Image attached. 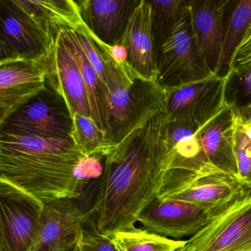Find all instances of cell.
<instances>
[{
    "label": "cell",
    "instance_id": "cell-18",
    "mask_svg": "<svg viewBox=\"0 0 251 251\" xmlns=\"http://www.w3.org/2000/svg\"><path fill=\"white\" fill-rule=\"evenodd\" d=\"M234 112L225 106L199 130L201 143L208 161L238 179V165L233 144Z\"/></svg>",
    "mask_w": 251,
    "mask_h": 251
},
{
    "label": "cell",
    "instance_id": "cell-13",
    "mask_svg": "<svg viewBox=\"0 0 251 251\" xmlns=\"http://www.w3.org/2000/svg\"><path fill=\"white\" fill-rule=\"evenodd\" d=\"M82 199H61L44 205L40 230L30 251H55L75 240L92 217Z\"/></svg>",
    "mask_w": 251,
    "mask_h": 251
},
{
    "label": "cell",
    "instance_id": "cell-7",
    "mask_svg": "<svg viewBox=\"0 0 251 251\" xmlns=\"http://www.w3.org/2000/svg\"><path fill=\"white\" fill-rule=\"evenodd\" d=\"M73 117L63 97L47 87L0 123V133L45 139H72Z\"/></svg>",
    "mask_w": 251,
    "mask_h": 251
},
{
    "label": "cell",
    "instance_id": "cell-12",
    "mask_svg": "<svg viewBox=\"0 0 251 251\" xmlns=\"http://www.w3.org/2000/svg\"><path fill=\"white\" fill-rule=\"evenodd\" d=\"M48 60L0 63V123L47 87Z\"/></svg>",
    "mask_w": 251,
    "mask_h": 251
},
{
    "label": "cell",
    "instance_id": "cell-11",
    "mask_svg": "<svg viewBox=\"0 0 251 251\" xmlns=\"http://www.w3.org/2000/svg\"><path fill=\"white\" fill-rule=\"evenodd\" d=\"M215 216L192 202L157 198L142 211L137 223L151 233L180 240L195 236Z\"/></svg>",
    "mask_w": 251,
    "mask_h": 251
},
{
    "label": "cell",
    "instance_id": "cell-2",
    "mask_svg": "<svg viewBox=\"0 0 251 251\" xmlns=\"http://www.w3.org/2000/svg\"><path fill=\"white\" fill-rule=\"evenodd\" d=\"M85 156L72 139L0 133V181L44 205L57 200L81 199L78 167Z\"/></svg>",
    "mask_w": 251,
    "mask_h": 251
},
{
    "label": "cell",
    "instance_id": "cell-28",
    "mask_svg": "<svg viewBox=\"0 0 251 251\" xmlns=\"http://www.w3.org/2000/svg\"><path fill=\"white\" fill-rule=\"evenodd\" d=\"M74 31L86 58L96 70L102 81L106 86V73L103 56L90 32L85 25L80 26Z\"/></svg>",
    "mask_w": 251,
    "mask_h": 251
},
{
    "label": "cell",
    "instance_id": "cell-32",
    "mask_svg": "<svg viewBox=\"0 0 251 251\" xmlns=\"http://www.w3.org/2000/svg\"><path fill=\"white\" fill-rule=\"evenodd\" d=\"M235 113H236V114H237L241 119H242V121H249L251 119V106L249 107V108H248V109L245 110V111H242V112Z\"/></svg>",
    "mask_w": 251,
    "mask_h": 251
},
{
    "label": "cell",
    "instance_id": "cell-1",
    "mask_svg": "<svg viewBox=\"0 0 251 251\" xmlns=\"http://www.w3.org/2000/svg\"><path fill=\"white\" fill-rule=\"evenodd\" d=\"M167 135L166 108L152 109L110 150L90 208L100 233L111 237L133 228L158 198L168 163Z\"/></svg>",
    "mask_w": 251,
    "mask_h": 251
},
{
    "label": "cell",
    "instance_id": "cell-26",
    "mask_svg": "<svg viewBox=\"0 0 251 251\" xmlns=\"http://www.w3.org/2000/svg\"><path fill=\"white\" fill-rule=\"evenodd\" d=\"M224 101L236 113L251 106V66L230 70L225 83Z\"/></svg>",
    "mask_w": 251,
    "mask_h": 251
},
{
    "label": "cell",
    "instance_id": "cell-33",
    "mask_svg": "<svg viewBox=\"0 0 251 251\" xmlns=\"http://www.w3.org/2000/svg\"><path fill=\"white\" fill-rule=\"evenodd\" d=\"M182 251V248H180V249L177 250V251Z\"/></svg>",
    "mask_w": 251,
    "mask_h": 251
},
{
    "label": "cell",
    "instance_id": "cell-21",
    "mask_svg": "<svg viewBox=\"0 0 251 251\" xmlns=\"http://www.w3.org/2000/svg\"><path fill=\"white\" fill-rule=\"evenodd\" d=\"M32 17L56 37L61 27L77 30L84 25L77 1L73 0H17Z\"/></svg>",
    "mask_w": 251,
    "mask_h": 251
},
{
    "label": "cell",
    "instance_id": "cell-34",
    "mask_svg": "<svg viewBox=\"0 0 251 251\" xmlns=\"http://www.w3.org/2000/svg\"></svg>",
    "mask_w": 251,
    "mask_h": 251
},
{
    "label": "cell",
    "instance_id": "cell-4",
    "mask_svg": "<svg viewBox=\"0 0 251 251\" xmlns=\"http://www.w3.org/2000/svg\"><path fill=\"white\" fill-rule=\"evenodd\" d=\"M246 191L237 178L208 162L196 169L168 170L158 198L192 202L217 216Z\"/></svg>",
    "mask_w": 251,
    "mask_h": 251
},
{
    "label": "cell",
    "instance_id": "cell-25",
    "mask_svg": "<svg viewBox=\"0 0 251 251\" xmlns=\"http://www.w3.org/2000/svg\"><path fill=\"white\" fill-rule=\"evenodd\" d=\"M75 145L84 155L105 158L111 145L105 132L99 128L90 117L75 113L73 115V130L71 136Z\"/></svg>",
    "mask_w": 251,
    "mask_h": 251
},
{
    "label": "cell",
    "instance_id": "cell-15",
    "mask_svg": "<svg viewBox=\"0 0 251 251\" xmlns=\"http://www.w3.org/2000/svg\"><path fill=\"white\" fill-rule=\"evenodd\" d=\"M48 81L63 97L72 115L90 117V105L84 82L75 59L56 33L55 47L48 60Z\"/></svg>",
    "mask_w": 251,
    "mask_h": 251
},
{
    "label": "cell",
    "instance_id": "cell-14",
    "mask_svg": "<svg viewBox=\"0 0 251 251\" xmlns=\"http://www.w3.org/2000/svg\"><path fill=\"white\" fill-rule=\"evenodd\" d=\"M120 44L127 50L132 70L144 80L157 82L156 52L149 0H140L132 13Z\"/></svg>",
    "mask_w": 251,
    "mask_h": 251
},
{
    "label": "cell",
    "instance_id": "cell-10",
    "mask_svg": "<svg viewBox=\"0 0 251 251\" xmlns=\"http://www.w3.org/2000/svg\"><path fill=\"white\" fill-rule=\"evenodd\" d=\"M226 78L214 75L206 80L167 91L169 122L203 127L226 106Z\"/></svg>",
    "mask_w": 251,
    "mask_h": 251
},
{
    "label": "cell",
    "instance_id": "cell-31",
    "mask_svg": "<svg viewBox=\"0 0 251 251\" xmlns=\"http://www.w3.org/2000/svg\"><path fill=\"white\" fill-rule=\"evenodd\" d=\"M55 251H80L78 243V236L75 240L62 245Z\"/></svg>",
    "mask_w": 251,
    "mask_h": 251
},
{
    "label": "cell",
    "instance_id": "cell-6",
    "mask_svg": "<svg viewBox=\"0 0 251 251\" xmlns=\"http://www.w3.org/2000/svg\"><path fill=\"white\" fill-rule=\"evenodd\" d=\"M55 36L28 14L17 0H0V63L50 58Z\"/></svg>",
    "mask_w": 251,
    "mask_h": 251
},
{
    "label": "cell",
    "instance_id": "cell-29",
    "mask_svg": "<svg viewBox=\"0 0 251 251\" xmlns=\"http://www.w3.org/2000/svg\"><path fill=\"white\" fill-rule=\"evenodd\" d=\"M86 226L79 233L80 251H117L112 238L100 233L95 225L92 229L88 228Z\"/></svg>",
    "mask_w": 251,
    "mask_h": 251
},
{
    "label": "cell",
    "instance_id": "cell-27",
    "mask_svg": "<svg viewBox=\"0 0 251 251\" xmlns=\"http://www.w3.org/2000/svg\"><path fill=\"white\" fill-rule=\"evenodd\" d=\"M233 144L237 161L238 180L244 189L251 191V140L244 132L235 112Z\"/></svg>",
    "mask_w": 251,
    "mask_h": 251
},
{
    "label": "cell",
    "instance_id": "cell-16",
    "mask_svg": "<svg viewBox=\"0 0 251 251\" xmlns=\"http://www.w3.org/2000/svg\"><path fill=\"white\" fill-rule=\"evenodd\" d=\"M140 0H77L82 20L105 45L120 44L127 22Z\"/></svg>",
    "mask_w": 251,
    "mask_h": 251
},
{
    "label": "cell",
    "instance_id": "cell-5",
    "mask_svg": "<svg viewBox=\"0 0 251 251\" xmlns=\"http://www.w3.org/2000/svg\"><path fill=\"white\" fill-rule=\"evenodd\" d=\"M157 66V83L166 92L214 76L194 30L189 0L173 34L163 46Z\"/></svg>",
    "mask_w": 251,
    "mask_h": 251
},
{
    "label": "cell",
    "instance_id": "cell-20",
    "mask_svg": "<svg viewBox=\"0 0 251 251\" xmlns=\"http://www.w3.org/2000/svg\"><path fill=\"white\" fill-rule=\"evenodd\" d=\"M200 127L168 121V170L196 169L209 162L200 137Z\"/></svg>",
    "mask_w": 251,
    "mask_h": 251
},
{
    "label": "cell",
    "instance_id": "cell-17",
    "mask_svg": "<svg viewBox=\"0 0 251 251\" xmlns=\"http://www.w3.org/2000/svg\"><path fill=\"white\" fill-rule=\"evenodd\" d=\"M228 0H189L194 30L208 68L216 75L225 36V12Z\"/></svg>",
    "mask_w": 251,
    "mask_h": 251
},
{
    "label": "cell",
    "instance_id": "cell-19",
    "mask_svg": "<svg viewBox=\"0 0 251 251\" xmlns=\"http://www.w3.org/2000/svg\"><path fill=\"white\" fill-rule=\"evenodd\" d=\"M78 65L90 105L91 117L107 137L108 120V91L98 73L86 58L74 30L61 27L57 31Z\"/></svg>",
    "mask_w": 251,
    "mask_h": 251
},
{
    "label": "cell",
    "instance_id": "cell-30",
    "mask_svg": "<svg viewBox=\"0 0 251 251\" xmlns=\"http://www.w3.org/2000/svg\"><path fill=\"white\" fill-rule=\"evenodd\" d=\"M249 66H251V25L247 30L240 45L236 49L230 70Z\"/></svg>",
    "mask_w": 251,
    "mask_h": 251
},
{
    "label": "cell",
    "instance_id": "cell-3",
    "mask_svg": "<svg viewBox=\"0 0 251 251\" xmlns=\"http://www.w3.org/2000/svg\"><path fill=\"white\" fill-rule=\"evenodd\" d=\"M95 40L105 64L108 91L107 139L115 145L148 111L166 108L167 94L157 82L126 75L107 55L99 39Z\"/></svg>",
    "mask_w": 251,
    "mask_h": 251
},
{
    "label": "cell",
    "instance_id": "cell-24",
    "mask_svg": "<svg viewBox=\"0 0 251 251\" xmlns=\"http://www.w3.org/2000/svg\"><path fill=\"white\" fill-rule=\"evenodd\" d=\"M111 238L117 251H176L183 248L186 242L136 227L118 232Z\"/></svg>",
    "mask_w": 251,
    "mask_h": 251
},
{
    "label": "cell",
    "instance_id": "cell-22",
    "mask_svg": "<svg viewBox=\"0 0 251 251\" xmlns=\"http://www.w3.org/2000/svg\"><path fill=\"white\" fill-rule=\"evenodd\" d=\"M251 25V0H228L225 12L223 52L216 76L226 78L235 52Z\"/></svg>",
    "mask_w": 251,
    "mask_h": 251
},
{
    "label": "cell",
    "instance_id": "cell-23",
    "mask_svg": "<svg viewBox=\"0 0 251 251\" xmlns=\"http://www.w3.org/2000/svg\"><path fill=\"white\" fill-rule=\"evenodd\" d=\"M152 8V27L156 52L157 65L161 50L174 31L183 15L188 0H149ZM158 67V66H157Z\"/></svg>",
    "mask_w": 251,
    "mask_h": 251
},
{
    "label": "cell",
    "instance_id": "cell-9",
    "mask_svg": "<svg viewBox=\"0 0 251 251\" xmlns=\"http://www.w3.org/2000/svg\"><path fill=\"white\" fill-rule=\"evenodd\" d=\"M183 251H251V191L186 240Z\"/></svg>",
    "mask_w": 251,
    "mask_h": 251
},
{
    "label": "cell",
    "instance_id": "cell-8",
    "mask_svg": "<svg viewBox=\"0 0 251 251\" xmlns=\"http://www.w3.org/2000/svg\"><path fill=\"white\" fill-rule=\"evenodd\" d=\"M0 251H30L39 236L44 204L0 181Z\"/></svg>",
    "mask_w": 251,
    "mask_h": 251
}]
</instances>
